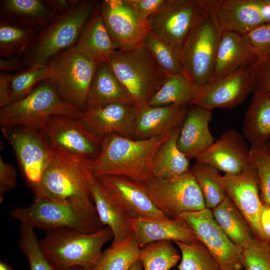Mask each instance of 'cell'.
Instances as JSON below:
<instances>
[{
	"instance_id": "obj_38",
	"label": "cell",
	"mask_w": 270,
	"mask_h": 270,
	"mask_svg": "<svg viewBox=\"0 0 270 270\" xmlns=\"http://www.w3.org/2000/svg\"><path fill=\"white\" fill-rule=\"evenodd\" d=\"M181 258L170 240L152 242L141 248L140 260L143 270H170Z\"/></svg>"
},
{
	"instance_id": "obj_40",
	"label": "cell",
	"mask_w": 270,
	"mask_h": 270,
	"mask_svg": "<svg viewBox=\"0 0 270 270\" xmlns=\"http://www.w3.org/2000/svg\"><path fill=\"white\" fill-rule=\"evenodd\" d=\"M20 234L18 244L22 252L27 258L30 270H60L43 252L34 228L26 224L21 223Z\"/></svg>"
},
{
	"instance_id": "obj_5",
	"label": "cell",
	"mask_w": 270,
	"mask_h": 270,
	"mask_svg": "<svg viewBox=\"0 0 270 270\" xmlns=\"http://www.w3.org/2000/svg\"><path fill=\"white\" fill-rule=\"evenodd\" d=\"M98 1L82 0L38 33L32 42L20 54L27 68L46 66L58 53L74 46L83 28L96 8Z\"/></svg>"
},
{
	"instance_id": "obj_9",
	"label": "cell",
	"mask_w": 270,
	"mask_h": 270,
	"mask_svg": "<svg viewBox=\"0 0 270 270\" xmlns=\"http://www.w3.org/2000/svg\"><path fill=\"white\" fill-rule=\"evenodd\" d=\"M96 66L74 46L50 58L46 65L59 96L80 111L86 107Z\"/></svg>"
},
{
	"instance_id": "obj_29",
	"label": "cell",
	"mask_w": 270,
	"mask_h": 270,
	"mask_svg": "<svg viewBox=\"0 0 270 270\" xmlns=\"http://www.w3.org/2000/svg\"><path fill=\"white\" fill-rule=\"evenodd\" d=\"M242 132L250 146H266L270 140V92H253L244 114Z\"/></svg>"
},
{
	"instance_id": "obj_51",
	"label": "cell",
	"mask_w": 270,
	"mask_h": 270,
	"mask_svg": "<svg viewBox=\"0 0 270 270\" xmlns=\"http://www.w3.org/2000/svg\"><path fill=\"white\" fill-rule=\"evenodd\" d=\"M260 221L262 232L270 244V206L264 204L261 211Z\"/></svg>"
},
{
	"instance_id": "obj_2",
	"label": "cell",
	"mask_w": 270,
	"mask_h": 270,
	"mask_svg": "<svg viewBox=\"0 0 270 270\" xmlns=\"http://www.w3.org/2000/svg\"><path fill=\"white\" fill-rule=\"evenodd\" d=\"M10 216L20 223L46 232L71 228L92 233L105 227L90 200H58L34 196L30 206L12 210Z\"/></svg>"
},
{
	"instance_id": "obj_31",
	"label": "cell",
	"mask_w": 270,
	"mask_h": 270,
	"mask_svg": "<svg viewBox=\"0 0 270 270\" xmlns=\"http://www.w3.org/2000/svg\"><path fill=\"white\" fill-rule=\"evenodd\" d=\"M112 103L134 104L106 64L100 63L96 66L86 108Z\"/></svg>"
},
{
	"instance_id": "obj_52",
	"label": "cell",
	"mask_w": 270,
	"mask_h": 270,
	"mask_svg": "<svg viewBox=\"0 0 270 270\" xmlns=\"http://www.w3.org/2000/svg\"><path fill=\"white\" fill-rule=\"evenodd\" d=\"M220 270H242V266L240 263L236 262L220 265Z\"/></svg>"
},
{
	"instance_id": "obj_55",
	"label": "cell",
	"mask_w": 270,
	"mask_h": 270,
	"mask_svg": "<svg viewBox=\"0 0 270 270\" xmlns=\"http://www.w3.org/2000/svg\"><path fill=\"white\" fill-rule=\"evenodd\" d=\"M266 147L268 154H270V140L266 144Z\"/></svg>"
},
{
	"instance_id": "obj_16",
	"label": "cell",
	"mask_w": 270,
	"mask_h": 270,
	"mask_svg": "<svg viewBox=\"0 0 270 270\" xmlns=\"http://www.w3.org/2000/svg\"><path fill=\"white\" fill-rule=\"evenodd\" d=\"M222 32L244 34L270 22V0H206Z\"/></svg>"
},
{
	"instance_id": "obj_28",
	"label": "cell",
	"mask_w": 270,
	"mask_h": 270,
	"mask_svg": "<svg viewBox=\"0 0 270 270\" xmlns=\"http://www.w3.org/2000/svg\"><path fill=\"white\" fill-rule=\"evenodd\" d=\"M92 197L100 220L113 234L112 244H116L132 234L128 216L95 178L91 188Z\"/></svg>"
},
{
	"instance_id": "obj_1",
	"label": "cell",
	"mask_w": 270,
	"mask_h": 270,
	"mask_svg": "<svg viewBox=\"0 0 270 270\" xmlns=\"http://www.w3.org/2000/svg\"><path fill=\"white\" fill-rule=\"evenodd\" d=\"M170 135L143 140L117 134L104 136L100 152L92 160L94 176H120L140 182H147L153 177L154 156Z\"/></svg>"
},
{
	"instance_id": "obj_56",
	"label": "cell",
	"mask_w": 270,
	"mask_h": 270,
	"mask_svg": "<svg viewBox=\"0 0 270 270\" xmlns=\"http://www.w3.org/2000/svg\"><path fill=\"white\" fill-rule=\"evenodd\" d=\"M70 270H84L82 268L78 266H76L70 268Z\"/></svg>"
},
{
	"instance_id": "obj_22",
	"label": "cell",
	"mask_w": 270,
	"mask_h": 270,
	"mask_svg": "<svg viewBox=\"0 0 270 270\" xmlns=\"http://www.w3.org/2000/svg\"><path fill=\"white\" fill-rule=\"evenodd\" d=\"M128 221L141 248L159 241L192 242L198 240L191 228L182 219H160L148 216L128 218Z\"/></svg>"
},
{
	"instance_id": "obj_39",
	"label": "cell",
	"mask_w": 270,
	"mask_h": 270,
	"mask_svg": "<svg viewBox=\"0 0 270 270\" xmlns=\"http://www.w3.org/2000/svg\"><path fill=\"white\" fill-rule=\"evenodd\" d=\"M182 258L179 270H220V265L199 240L192 242H174Z\"/></svg>"
},
{
	"instance_id": "obj_35",
	"label": "cell",
	"mask_w": 270,
	"mask_h": 270,
	"mask_svg": "<svg viewBox=\"0 0 270 270\" xmlns=\"http://www.w3.org/2000/svg\"><path fill=\"white\" fill-rule=\"evenodd\" d=\"M38 33L23 26L0 19V56L8 58L22 54Z\"/></svg>"
},
{
	"instance_id": "obj_44",
	"label": "cell",
	"mask_w": 270,
	"mask_h": 270,
	"mask_svg": "<svg viewBox=\"0 0 270 270\" xmlns=\"http://www.w3.org/2000/svg\"><path fill=\"white\" fill-rule=\"evenodd\" d=\"M240 35L256 54V62L262 60L270 52V22L258 26Z\"/></svg>"
},
{
	"instance_id": "obj_12",
	"label": "cell",
	"mask_w": 270,
	"mask_h": 270,
	"mask_svg": "<svg viewBox=\"0 0 270 270\" xmlns=\"http://www.w3.org/2000/svg\"><path fill=\"white\" fill-rule=\"evenodd\" d=\"M206 0H166L147 20L150 31L181 52L205 7Z\"/></svg>"
},
{
	"instance_id": "obj_23",
	"label": "cell",
	"mask_w": 270,
	"mask_h": 270,
	"mask_svg": "<svg viewBox=\"0 0 270 270\" xmlns=\"http://www.w3.org/2000/svg\"><path fill=\"white\" fill-rule=\"evenodd\" d=\"M188 107L174 104L138 108L134 138L143 140L170 135L182 126Z\"/></svg>"
},
{
	"instance_id": "obj_37",
	"label": "cell",
	"mask_w": 270,
	"mask_h": 270,
	"mask_svg": "<svg viewBox=\"0 0 270 270\" xmlns=\"http://www.w3.org/2000/svg\"><path fill=\"white\" fill-rule=\"evenodd\" d=\"M190 170L202 192L206 208H214L226 196L220 181V171L196 160Z\"/></svg>"
},
{
	"instance_id": "obj_7",
	"label": "cell",
	"mask_w": 270,
	"mask_h": 270,
	"mask_svg": "<svg viewBox=\"0 0 270 270\" xmlns=\"http://www.w3.org/2000/svg\"><path fill=\"white\" fill-rule=\"evenodd\" d=\"M80 112L64 102L47 78L24 98L0 108V124L1 128L22 126L40 130L51 116L78 117Z\"/></svg>"
},
{
	"instance_id": "obj_17",
	"label": "cell",
	"mask_w": 270,
	"mask_h": 270,
	"mask_svg": "<svg viewBox=\"0 0 270 270\" xmlns=\"http://www.w3.org/2000/svg\"><path fill=\"white\" fill-rule=\"evenodd\" d=\"M220 181L226 196L245 217L256 240L270 244L260 228V215L264 204L260 198L258 178L253 164L240 174L222 176Z\"/></svg>"
},
{
	"instance_id": "obj_32",
	"label": "cell",
	"mask_w": 270,
	"mask_h": 270,
	"mask_svg": "<svg viewBox=\"0 0 270 270\" xmlns=\"http://www.w3.org/2000/svg\"><path fill=\"white\" fill-rule=\"evenodd\" d=\"M180 127L176 128L156 150L152 164L153 177L174 178L190 170L189 160L178 146Z\"/></svg>"
},
{
	"instance_id": "obj_20",
	"label": "cell",
	"mask_w": 270,
	"mask_h": 270,
	"mask_svg": "<svg viewBox=\"0 0 270 270\" xmlns=\"http://www.w3.org/2000/svg\"><path fill=\"white\" fill-rule=\"evenodd\" d=\"M196 160L229 174H240L252 166L246 139L234 129L226 130Z\"/></svg>"
},
{
	"instance_id": "obj_53",
	"label": "cell",
	"mask_w": 270,
	"mask_h": 270,
	"mask_svg": "<svg viewBox=\"0 0 270 270\" xmlns=\"http://www.w3.org/2000/svg\"><path fill=\"white\" fill-rule=\"evenodd\" d=\"M0 270H14L4 260L0 262Z\"/></svg>"
},
{
	"instance_id": "obj_42",
	"label": "cell",
	"mask_w": 270,
	"mask_h": 270,
	"mask_svg": "<svg viewBox=\"0 0 270 270\" xmlns=\"http://www.w3.org/2000/svg\"><path fill=\"white\" fill-rule=\"evenodd\" d=\"M250 154L258 178L262 200L270 206V154L266 146H250Z\"/></svg>"
},
{
	"instance_id": "obj_25",
	"label": "cell",
	"mask_w": 270,
	"mask_h": 270,
	"mask_svg": "<svg viewBox=\"0 0 270 270\" xmlns=\"http://www.w3.org/2000/svg\"><path fill=\"white\" fill-rule=\"evenodd\" d=\"M256 60V54L240 34L230 31L222 32L209 82L251 66Z\"/></svg>"
},
{
	"instance_id": "obj_49",
	"label": "cell",
	"mask_w": 270,
	"mask_h": 270,
	"mask_svg": "<svg viewBox=\"0 0 270 270\" xmlns=\"http://www.w3.org/2000/svg\"><path fill=\"white\" fill-rule=\"evenodd\" d=\"M80 1V0H44L57 16L66 12Z\"/></svg>"
},
{
	"instance_id": "obj_26",
	"label": "cell",
	"mask_w": 270,
	"mask_h": 270,
	"mask_svg": "<svg viewBox=\"0 0 270 270\" xmlns=\"http://www.w3.org/2000/svg\"><path fill=\"white\" fill-rule=\"evenodd\" d=\"M57 16L44 0H1L0 19L23 26L38 33Z\"/></svg>"
},
{
	"instance_id": "obj_30",
	"label": "cell",
	"mask_w": 270,
	"mask_h": 270,
	"mask_svg": "<svg viewBox=\"0 0 270 270\" xmlns=\"http://www.w3.org/2000/svg\"><path fill=\"white\" fill-rule=\"evenodd\" d=\"M212 211L224 232L242 250L252 246L258 241L245 217L227 196Z\"/></svg>"
},
{
	"instance_id": "obj_21",
	"label": "cell",
	"mask_w": 270,
	"mask_h": 270,
	"mask_svg": "<svg viewBox=\"0 0 270 270\" xmlns=\"http://www.w3.org/2000/svg\"><path fill=\"white\" fill-rule=\"evenodd\" d=\"M96 178L128 218H169L154 204L142 182L120 176L106 175Z\"/></svg>"
},
{
	"instance_id": "obj_10",
	"label": "cell",
	"mask_w": 270,
	"mask_h": 270,
	"mask_svg": "<svg viewBox=\"0 0 270 270\" xmlns=\"http://www.w3.org/2000/svg\"><path fill=\"white\" fill-rule=\"evenodd\" d=\"M142 184L154 204L170 218L206 208L202 192L190 170L174 178L152 177Z\"/></svg>"
},
{
	"instance_id": "obj_14",
	"label": "cell",
	"mask_w": 270,
	"mask_h": 270,
	"mask_svg": "<svg viewBox=\"0 0 270 270\" xmlns=\"http://www.w3.org/2000/svg\"><path fill=\"white\" fill-rule=\"evenodd\" d=\"M105 26L116 50H128L143 44L150 32L147 21L142 20L128 0L98 2Z\"/></svg>"
},
{
	"instance_id": "obj_24",
	"label": "cell",
	"mask_w": 270,
	"mask_h": 270,
	"mask_svg": "<svg viewBox=\"0 0 270 270\" xmlns=\"http://www.w3.org/2000/svg\"><path fill=\"white\" fill-rule=\"evenodd\" d=\"M212 116L210 110L194 104L188 108L178 146L188 160L196 159L216 140L209 128Z\"/></svg>"
},
{
	"instance_id": "obj_54",
	"label": "cell",
	"mask_w": 270,
	"mask_h": 270,
	"mask_svg": "<svg viewBox=\"0 0 270 270\" xmlns=\"http://www.w3.org/2000/svg\"><path fill=\"white\" fill-rule=\"evenodd\" d=\"M129 270H143L140 260H139L136 261Z\"/></svg>"
},
{
	"instance_id": "obj_57",
	"label": "cell",
	"mask_w": 270,
	"mask_h": 270,
	"mask_svg": "<svg viewBox=\"0 0 270 270\" xmlns=\"http://www.w3.org/2000/svg\"><path fill=\"white\" fill-rule=\"evenodd\" d=\"M269 246H270V244H269Z\"/></svg>"
},
{
	"instance_id": "obj_8",
	"label": "cell",
	"mask_w": 270,
	"mask_h": 270,
	"mask_svg": "<svg viewBox=\"0 0 270 270\" xmlns=\"http://www.w3.org/2000/svg\"><path fill=\"white\" fill-rule=\"evenodd\" d=\"M222 34L206 0L204 8L181 49L184 74L198 89L211 80Z\"/></svg>"
},
{
	"instance_id": "obj_47",
	"label": "cell",
	"mask_w": 270,
	"mask_h": 270,
	"mask_svg": "<svg viewBox=\"0 0 270 270\" xmlns=\"http://www.w3.org/2000/svg\"><path fill=\"white\" fill-rule=\"evenodd\" d=\"M166 0H128L138 12L141 18L147 21L152 14L158 12L164 5Z\"/></svg>"
},
{
	"instance_id": "obj_43",
	"label": "cell",
	"mask_w": 270,
	"mask_h": 270,
	"mask_svg": "<svg viewBox=\"0 0 270 270\" xmlns=\"http://www.w3.org/2000/svg\"><path fill=\"white\" fill-rule=\"evenodd\" d=\"M270 244L258 241L252 246L244 250L240 264L245 270H270Z\"/></svg>"
},
{
	"instance_id": "obj_19",
	"label": "cell",
	"mask_w": 270,
	"mask_h": 270,
	"mask_svg": "<svg viewBox=\"0 0 270 270\" xmlns=\"http://www.w3.org/2000/svg\"><path fill=\"white\" fill-rule=\"evenodd\" d=\"M138 107L133 104L112 103L88 106L78 116L84 126L99 137L117 134L133 138Z\"/></svg>"
},
{
	"instance_id": "obj_33",
	"label": "cell",
	"mask_w": 270,
	"mask_h": 270,
	"mask_svg": "<svg viewBox=\"0 0 270 270\" xmlns=\"http://www.w3.org/2000/svg\"><path fill=\"white\" fill-rule=\"evenodd\" d=\"M198 88L185 74H168L147 105L150 106L193 104Z\"/></svg>"
},
{
	"instance_id": "obj_15",
	"label": "cell",
	"mask_w": 270,
	"mask_h": 270,
	"mask_svg": "<svg viewBox=\"0 0 270 270\" xmlns=\"http://www.w3.org/2000/svg\"><path fill=\"white\" fill-rule=\"evenodd\" d=\"M252 65L242 68L198 89L193 104L212 111L216 108L229 110L242 104L248 94L254 90Z\"/></svg>"
},
{
	"instance_id": "obj_27",
	"label": "cell",
	"mask_w": 270,
	"mask_h": 270,
	"mask_svg": "<svg viewBox=\"0 0 270 270\" xmlns=\"http://www.w3.org/2000/svg\"><path fill=\"white\" fill-rule=\"evenodd\" d=\"M74 46L97 64L106 62L116 50L102 18L98 3Z\"/></svg>"
},
{
	"instance_id": "obj_34",
	"label": "cell",
	"mask_w": 270,
	"mask_h": 270,
	"mask_svg": "<svg viewBox=\"0 0 270 270\" xmlns=\"http://www.w3.org/2000/svg\"><path fill=\"white\" fill-rule=\"evenodd\" d=\"M141 248L132 234L103 251L92 270H129L140 260Z\"/></svg>"
},
{
	"instance_id": "obj_11",
	"label": "cell",
	"mask_w": 270,
	"mask_h": 270,
	"mask_svg": "<svg viewBox=\"0 0 270 270\" xmlns=\"http://www.w3.org/2000/svg\"><path fill=\"white\" fill-rule=\"evenodd\" d=\"M40 130L53 150L90 160L100 152L102 138L90 132L78 117L51 116Z\"/></svg>"
},
{
	"instance_id": "obj_45",
	"label": "cell",
	"mask_w": 270,
	"mask_h": 270,
	"mask_svg": "<svg viewBox=\"0 0 270 270\" xmlns=\"http://www.w3.org/2000/svg\"><path fill=\"white\" fill-rule=\"evenodd\" d=\"M252 67L255 81L254 92H270V52L263 59L255 62Z\"/></svg>"
},
{
	"instance_id": "obj_18",
	"label": "cell",
	"mask_w": 270,
	"mask_h": 270,
	"mask_svg": "<svg viewBox=\"0 0 270 270\" xmlns=\"http://www.w3.org/2000/svg\"><path fill=\"white\" fill-rule=\"evenodd\" d=\"M178 217L189 225L198 240L220 265L240 263L243 250L224 232L214 220L210 208L184 212Z\"/></svg>"
},
{
	"instance_id": "obj_36",
	"label": "cell",
	"mask_w": 270,
	"mask_h": 270,
	"mask_svg": "<svg viewBox=\"0 0 270 270\" xmlns=\"http://www.w3.org/2000/svg\"><path fill=\"white\" fill-rule=\"evenodd\" d=\"M143 44L166 74H184L181 52L177 48L150 31Z\"/></svg>"
},
{
	"instance_id": "obj_13",
	"label": "cell",
	"mask_w": 270,
	"mask_h": 270,
	"mask_svg": "<svg viewBox=\"0 0 270 270\" xmlns=\"http://www.w3.org/2000/svg\"><path fill=\"white\" fill-rule=\"evenodd\" d=\"M1 129L32 189L40 182L51 156L52 149L43 132L40 130L22 126Z\"/></svg>"
},
{
	"instance_id": "obj_6",
	"label": "cell",
	"mask_w": 270,
	"mask_h": 270,
	"mask_svg": "<svg viewBox=\"0 0 270 270\" xmlns=\"http://www.w3.org/2000/svg\"><path fill=\"white\" fill-rule=\"evenodd\" d=\"M106 63L138 108L147 105L166 76L144 44L116 50Z\"/></svg>"
},
{
	"instance_id": "obj_4",
	"label": "cell",
	"mask_w": 270,
	"mask_h": 270,
	"mask_svg": "<svg viewBox=\"0 0 270 270\" xmlns=\"http://www.w3.org/2000/svg\"><path fill=\"white\" fill-rule=\"evenodd\" d=\"M92 160L52 149L48 164L32 190L34 196L58 200H92ZM93 201V200H92Z\"/></svg>"
},
{
	"instance_id": "obj_3",
	"label": "cell",
	"mask_w": 270,
	"mask_h": 270,
	"mask_svg": "<svg viewBox=\"0 0 270 270\" xmlns=\"http://www.w3.org/2000/svg\"><path fill=\"white\" fill-rule=\"evenodd\" d=\"M113 237L108 226L92 233L60 228L46 231L40 244L46 257L60 270L76 266L92 270L101 256L102 248Z\"/></svg>"
},
{
	"instance_id": "obj_50",
	"label": "cell",
	"mask_w": 270,
	"mask_h": 270,
	"mask_svg": "<svg viewBox=\"0 0 270 270\" xmlns=\"http://www.w3.org/2000/svg\"><path fill=\"white\" fill-rule=\"evenodd\" d=\"M10 74L1 72L0 73V108L12 102L9 92L8 81Z\"/></svg>"
},
{
	"instance_id": "obj_46",
	"label": "cell",
	"mask_w": 270,
	"mask_h": 270,
	"mask_svg": "<svg viewBox=\"0 0 270 270\" xmlns=\"http://www.w3.org/2000/svg\"><path fill=\"white\" fill-rule=\"evenodd\" d=\"M16 184V174L12 164L5 162L0 157V202L4 200L5 194Z\"/></svg>"
},
{
	"instance_id": "obj_41",
	"label": "cell",
	"mask_w": 270,
	"mask_h": 270,
	"mask_svg": "<svg viewBox=\"0 0 270 270\" xmlns=\"http://www.w3.org/2000/svg\"><path fill=\"white\" fill-rule=\"evenodd\" d=\"M50 72L46 66H34L26 70L10 74L8 88L12 102L28 96L40 82L49 78Z\"/></svg>"
},
{
	"instance_id": "obj_48",
	"label": "cell",
	"mask_w": 270,
	"mask_h": 270,
	"mask_svg": "<svg viewBox=\"0 0 270 270\" xmlns=\"http://www.w3.org/2000/svg\"><path fill=\"white\" fill-rule=\"evenodd\" d=\"M20 54L0 58V70L4 72H18L27 69L20 59Z\"/></svg>"
}]
</instances>
